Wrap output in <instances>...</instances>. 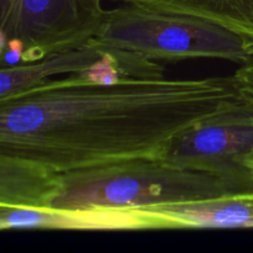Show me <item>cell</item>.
<instances>
[{"label":"cell","mask_w":253,"mask_h":253,"mask_svg":"<svg viewBox=\"0 0 253 253\" xmlns=\"http://www.w3.org/2000/svg\"><path fill=\"white\" fill-rule=\"evenodd\" d=\"M246 101L232 76L103 84L78 72L0 98V153L56 174L161 158L178 133Z\"/></svg>","instance_id":"6da1fadb"},{"label":"cell","mask_w":253,"mask_h":253,"mask_svg":"<svg viewBox=\"0 0 253 253\" xmlns=\"http://www.w3.org/2000/svg\"><path fill=\"white\" fill-rule=\"evenodd\" d=\"M253 193L251 173L221 174L138 158L59 174L46 208L73 211L183 204Z\"/></svg>","instance_id":"7a4b0ae2"},{"label":"cell","mask_w":253,"mask_h":253,"mask_svg":"<svg viewBox=\"0 0 253 253\" xmlns=\"http://www.w3.org/2000/svg\"><path fill=\"white\" fill-rule=\"evenodd\" d=\"M93 41L99 48L127 51L152 61L216 58L244 64L253 57L246 40L221 25L133 2L104 10Z\"/></svg>","instance_id":"3957f363"},{"label":"cell","mask_w":253,"mask_h":253,"mask_svg":"<svg viewBox=\"0 0 253 253\" xmlns=\"http://www.w3.org/2000/svg\"><path fill=\"white\" fill-rule=\"evenodd\" d=\"M104 10L101 0H0V29L21 42L29 63L85 46Z\"/></svg>","instance_id":"277c9868"},{"label":"cell","mask_w":253,"mask_h":253,"mask_svg":"<svg viewBox=\"0 0 253 253\" xmlns=\"http://www.w3.org/2000/svg\"><path fill=\"white\" fill-rule=\"evenodd\" d=\"M252 150L253 105L246 101L178 133L161 160L183 168L242 174L249 172L242 158Z\"/></svg>","instance_id":"5b68a950"},{"label":"cell","mask_w":253,"mask_h":253,"mask_svg":"<svg viewBox=\"0 0 253 253\" xmlns=\"http://www.w3.org/2000/svg\"><path fill=\"white\" fill-rule=\"evenodd\" d=\"M128 210L138 216L143 230L253 227V193Z\"/></svg>","instance_id":"8992f818"},{"label":"cell","mask_w":253,"mask_h":253,"mask_svg":"<svg viewBox=\"0 0 253 253\" xmlns=\"http://www.w3.org/2000/svg\"><path fill=\"white\" fill-rule=\"evenodd\" d=\"M143 230L142 222L128 209L73 211L53 208L0 204V230Z\"/></svg>","instance_id":"52a82bcc"},{"label":"cell","mask_w":253,"mask_h":253,"mask_svg":"<svg viewBox=\"0 0 253 253\" xmlns=\"http://www.w3.org/2000/svg\"><path fill=\"white\" fill-rule=\"evenodd\" d=\"M104 52L91 40L85 46L54 53L36 62L0 68V98L16 94L56 76L78 73L100 61Z\"/></svg>","instance_id":"ba28073f"},{"label":"cell","mask_w":253,"mask_h":253,"mask_svg":"<svg viewBox=\"0 0 253 253\" xmlns=\"http://www.w3.org/2000/svg\"><path fill=\"white\" fill-rule=\"evenodd\" d=\"M59 185V174L0 153V204L46 208Z\"/></svg>","instance_id":"9c48e42d"},{"label":"cell","mask_w":253,"mask_h":253,"mask_svg":"<svg viewBox=\"0 0 253 253\" xmlns=\"http://www.w3.org/2000/svg\"><path fill=\"white\" fill-rule=\"evenodd\" d=\"M151 9L202 17L244 37L253 47V0H118Z\"/></svg>","instance_id":"30bf717a"},{"label":"cell","mask_w":253,"mask_h":253,"mask_svg":"<svg viewBox=\"0 0 253 253\" xmlns=\"http://www.w3.org/2000/svg\"><path fill=\"white\" fill-rule=\"evenodd\" d=\"M232 77L242 96L253 105V57L246 63L240 64Z\"/></svg>","instance_id":"8fae6325"},{"label":"cell","mask_w":253,"mask_h":253,"mask_svg":"<svg viewBox=\"0 0 253 253\" xmlns=\"http://www.w3.org/2000/svg\"><path fill=\"white\" fill-rule=\"evenodd\" d=\"M10 49V40L4 31L0 29V68L7 67L6 57Z\"/></svg>","instance_id":"7c38bea8"},{"label":"cell","mask_w":253,"mask_h":253,"mask_svg":"<svg viewBox=\"0 0 253 253\" xmlns=\"http://www.w3.org/2000/svg\"><path fill=\"white\" fill-rule=\"evenodd\" d=\"M242 165L247 168V170L251 173L253 178V150L249 153V155H246L244 158H242Z\"/></svg>","instance_id":"4fadbf2b"}]
</instances>
